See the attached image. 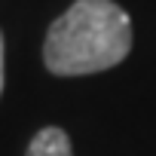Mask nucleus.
Here are the masks:
<instances>
[{
	"mask_svg": "<svg viewBox=\"0 0 156 156\" xmlns=\"http://www.w3.org/2000/svg\"><path fill=\"white\" fill-rule=\"evenodd\" d=\"M132 49V22L113 0H73L46 34L43 64L55 76H86L119 64Z\"/></svg>",
	"mask_w": 156,
	"mask_h": 156,
	"instance_id": "obj_1",
	"label": "nucleus"
},
{
	"mask_svg": "<svg viewBox=\"0 0 156 156\" xmlns=\"http://www.w3.org/2000/svg\"><path fill=\"white\" fill-rule=\"evenodd\" d=\"M28 156H73L70 150V138L64 129L58 126H46L34 135L31 147H28Z\"/></svg>",
	"mask_w": 156,
	"mask_h": 156,
	"instance_id": "obj_2",
	"label": "nucleus"
},
{
	"mask_svg": "<svg viewBox=\"0 0 156 156\" xmlns=\"http://www.w3.org/2000/svg\"><path fill=\"white\" fill-rule=\"evenodd\" d=\"M0 92H3V34H0Z\"/></svg>",
	"mask_w": 156,
	"mask_h": 156,
	"instance_id": "obj_3",
	"label": "nucleus"
}]
</instances>
